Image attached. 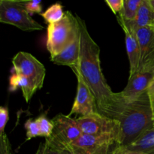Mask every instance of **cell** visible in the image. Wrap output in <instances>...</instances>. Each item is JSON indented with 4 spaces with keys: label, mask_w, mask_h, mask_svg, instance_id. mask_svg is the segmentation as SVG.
Here are the masks:
<instances>
[{
    "label": "cell",
    "mask_w": 154,
    "mask_h": 154,
    "mask_svg": "<svg viewBox=\"0 0 154 154\" xmlns=\"http://www.w3.org/2000/svg\"><path fill=\"white\" fill-rule=\"evenodd\" d=\"M35 154H73L69 147L57 142L51 138H45V142L41 143Z\"/></svg>",
    "instance_id": "obj_17"
},
{
    "label": "cell",
    "mask_w": 154,
    "mask_h": 154,
    "mask_svg": "<svg viewBox=\"0 0 154 154\" xmlns=\"http://www.w3.org/2000/svg\"><path fill=\"white\" fill-rule=\"evenodd\" d=\"M0 154H14L11 144L6 134L0 136Z\"/></svg>",
    "instance_id": "obj_24"
},
{
    "label": "cell",
    "mask_w": 154,
    "mask_h": 154,
    "mask_svg": "<svg viewBox=\"0 0 154 154\" xmlns=\"http://www.w3.org/2000/svg\"><path fill=\"white\" fill-rule=\"evenodd\" d=\"M80 35L77 15L67 11L63 19L47 28L46 48L51 59L67 48Z\"/></svg>",
    "instance_id": "obj_3"
},
{
    "label": "cell",
    "mask_w": 154,
    "mask_h": 154,
    "mask_svg": "<svg viewBox=\"0 0 154 154\" xmlns=\"http://www.w3.org/2000/svg\"><path fill=\"white\" fill-rule=\"evenodd\" d=\"M153 119H154V102L153 104Z\"/></svg>",
    "instance_id": "obj_31"
},
{
    "label": "cell",
    "mask_w": 154,
    "mask_h": 154,
    "mask_svg": "<svg viewBox=\"0 0 154 154\" xmlns=\"http://www.w3.org/2000/svg\"><path fill=\"white\" fill-rule=\"evenodd\" d=\"M51 120L54 130L50 138L63 145L69 147L83 134L77 119L72 118L71 116L59 114Z\"/></svg>",
    "instance_id": "obj_7"
},
{
    "label": "cell",
    "mask_w": 154,
    "mask_h": 154,
    "mask_svg": "<svg viewBox=\"0 0 154 154\" xmlns=\"http://www.w3.org/2000/svg\"><path fill=\"white\" fill-rule=\"evenodd\" d=\"M111 154H145L139 152H135L133 150H131L128 149L125 146H120L116 145L114 149L111 151Z\"/></svg>",
    "instance_id": "obj_26"
},
{
    "label": "cell",
    "mask_w": 154,
    "mask_h": 154,
    "mask_svg": "<svg viewBox=\"0 0 154 154\" xmlns=\"http://www.w3.org/2000/svg\"><path fill=\"white\" fill-rule=\"evenodd\" d=\"M80 56V35L75 41L56 57L51 58L54 64L66 66L74 69L78 67Z\"/></svg>",
    "instance_id": "obj_14"
},
{
    "label": "cell",
    "mask_w": 154,
    "mask_h": 154,
    "mask_svg": "<svg viewBox=\"0 0 154 154\" xmlns=\"http://www.w3.org/2000/svg\"><path fill=\"white\" fill-rule=\"evenodd\" d=\"M149 2H150V6H151V8L154 11V0H149Z\"/></svg>",
    "instance_id": "obj_30"
},
{
    "label": "cell",
    "mask_w": 154,
    "mask_h": 154,
    "mask_svg": "<svg viewBox=\"0 0 154 154\" xmlns=\"http://www.w3.org/2000/svg\"><path fill=\"white\" fill-rule=\"evenodd\" d=\"M135 33L141 51L139 71L147 70L154 62V26L138 29Z\"/></svg>",
    "instance_id": "obj_11"
},
{
    "label": "cell",
    "mask_w": 154,
    "mask_h": 154,
    "mask_svg": "<svg viewBox=\"0 0 154 154\" xmlns=\"http://www.w3.org/2000/svg\"><path fill=\"white\" fill-rule=\"evenodd\" d=\"M36 122L39 126L41 132V136L49 138L51 136L54 130V125L52 120H50L47 118L45 114H42L35 119Z\"/></svg>",
    "instance_id": "obj_20"
},
{
    "label": "cell",
    "mask_w": 154,
    "mask_h": 154,
    "mask_svg": "<svg viewBox=\"0 0 154 154\" xmlns=\"http://www.w3.org/2000/svg\"><path fill=\"white\" fill-rule=\"evenodd\" d=\"M80 31V56L78 67L72 72L81 76L94 95L98 112L117 120L126 102L120 93L112 91L101 68L100 48L93 39L85 21L78 16Z\"/></svg>",
    "instance_id": "obj_1"
},
{
    "label": "cell",
    "mask_w": 154,
    "mask_h": 154,
    "mask_svg": "<svg viewBox=\"0 0 154 154\" xmlns=\"http://www.w3.org/2000/svg\"><path fill=\"white\" fill-rule=\"evenodd\" d=\"M78 80V87L75 102L69 115L79 114L81 116L87 115L92 113L97 112L96 101L94 95L90 90L81 76L75 74Z\"/></svg>",
    "instance_id": "obj_9"
},
{
    "label": "cell",
    "mask_w": 154,
    "mask_h": 154,
    "mask_svg": "<svg viewBox=\"0 0 154 154\" xmlns=\"http://www.w3.org/2000/svg\"><path fill=\"white\" fill-rule=\"evenodd\" d=\"M105 2L115 14L120 13L123 9V0H105Z\"/></svg>",
    "instance_id": "obj_25"
},
{
    "label": "cell",
    "mask_w": 154,
    "mask_h": 154,
    "mask_svg": "<svg viewBox=\"0 0 154 154\" xmlns=\"http://www.w3.org/2000/svg\"><path fill=\"white\" fill-rule=\"evenodd\" d=\"M42 0H28L26 4V8L30 14H42V6L41 5Z\"/></svg>",
    "instance_id": "obj_23"
},
{
    "label": "cell",
    "mask_w": 154,
    "mask_h": 154,
    "mask_svg": "<svg viewBox=\"0 0 154 154\" xmlns=\"http://www.w3.org/2000/svg\"><path fill=\"white\" fill-rule=\"evenodd\" d=\"M147 93H148L149 98H150V102H151L152 105V108H153V104L154 102V77L150 81V84H149L148 89H147Z\"/></svg>",
    "instance_id": "obj_27"
},
{
    "label": "cell",
    "mask_w": 154,
    "mask_h": 154,
    "mask_svg": "<svg viewBox=\"0 0 154 154\" xmlns=\"http://www.w3.org/2000/svg\"><path fill=\"white\" fill-rule=\"evenodd\" d=\"M153 126H154V124H153Z\"/></svg>",
    "instance_id": "obj_32"
},
{
    "label": "cell",
    "mask_w": 154,
    "mask_h": 154,
    "mask_svg": "<svg viewBox=\"0 0 154 154\" xmlns=\"http://www.w3.org/2000/svg\"><path fill=\"white\" fill-rule=\"evenodd\" d=\"M111 148H108V149H105V150H102L101 152L99 153H96V154H111V150H110Z\"/></svg>",
    "instance_id": "obj_28"
},
{
    "label": "cell",
    "mask_w": 154,
    "mask_h": 154,
    "mask_svg": "<svg viewBox=\"0 0 154 154\" xmlns=\"http://www.w3.org/2000/svg\"><path fill=\"white\" fill-rule=\"evenodd\" d=\"M144 0H123V6L119 13L118 18L125 20H132Z\"/></svg>",
    "instance_id": "obj_18"
},
{
    "label": "cell",
    "mask_w": 154,
    "mask_h": 154,
    "mask_svg": "<svg viewBox=\"0 0 154 154\" xmlns=\"http://www.w3.org/2000/svg\"><path fill=\"white\" fill-rule=\"evenodd\" d=\"M118 20L120 25L126 26L135 32L143 27L154 26V11L150 6L149 0H144L133 20H125L118 18Z\"/></svg>",
    "instance_id": "obj_13"
},
{
    "label": "cell",
    "mask_w": 154,
    "mask_h": 154,
    "mask_svg": "<svg viewBox=\"0 0 154 154\" xmlns=\"http://www.w3.org/2000/svg\"></svg>",
    "instance_id": "obj_33"
},
{
    "label": "cell",
    "mask_w": 154,
    "mask_h": 154,
    "mask_svg": "<svg viewBox=\"0 0 154 154\" xmlns=\"http://www.w3.org/2000/svg\"><path fill=\"white\" fill-rule=\"evenodd\" d=\"M77 121L83 134L110 135L115 137L118 142L120 131V125L118 120L106 117L97 111L81 116L77 119Z\"/></svg>",
    "instance_id": "obj_5"
},
{
    "label": "cell",
    "mask_w": 154,
    "mask_h": 154,
    "mask_svg": "<svg viewBox=\"0 0 154 154\" xmlns=\"http://www.w3.org/2000/svg\"><path fill=\"white\" fill-rule=\"evenodd\" d=\"M18 88H20L22 90L23 96L26 102H29L37 90H40L31 79L12 72L9 78V90L11 92L15 91Z\"/></svg>",
    "instance_id": "obj_15"
},
{
    "label": "cell",
    "mask_w": 154,
    "mask_h": 154,
    "mask_svg": "<svg viewBox=\"0 0 154 154\" xmlns=\"http://www.w3.org/2000/svg\"><path fill=\"white\" fill-rule=\"evenodd\" d=\"M28 0H0V22L16 26L22 31L42 30L43 26L32 19L26 8Z\"/></svg>",
    "instance_id": "obj_4"
},
{
    "label": "cell",
    "mask_w": 154,
    "mask_h": 154,
    "mask_svg": "<svg viewBox=\"0 0 154 154\" xmlns=\"http://www.w3.org/2000/svg\"><path fill=\"white\" fill-rule=\"evenodd\" d=\"M117 120L120 125L117 145H129L141 134L152 129L153 111L147 91L136 100L126 103Z\"/></svg>",
    "instance_id": "obj_2"
},
{
    "label": "cell",
    "mask_w": 154,
    "mask_h": 154,
    "mask_svg": "<svg viewBox=\"0 0 154 154\" xmlns=\"http://www.w3.org/2000/svg\"><path fill=\"white\" fill-rule=\"evenodd\" d=\"M13 72L31 79L42 89L46 75L44 65L32 54L20 51L12 59Z\"/></svg>",
    "instance_id": "obj_6"
},
{
    "label": "cell",
    "mask_w": 154,
    "mask_h": 154,
    "mask_svg": "<svg viewBox=\"0 0 154 154\" xmlns=\"http://www.w3.org/2000/svg\"><path fill=\"white\" fill-rule=\"evenodd\" d=\"M25 129L26 130V140L32 139L38 136H41V132L38 123L35 120L29 119L25 123Z\"/></svg>",
    "instance_id": "obj_21"
},
{
    "label": "cell",
    "mask_w": 154,
    "mask_h": 154,
    "mask_svg": "<svg viewBox=\"0 0 154 154\" xmlns=\"http://www.w3.org/2000/svg\"><path fill=\"white\" fill-rule=\"evenodd\" d=\"M147 70H150V71H152V72H154V62L153 63H152V64L150 65V66H149L148 69Z\"/></svg>",
    "instance_id": "obj_29"
},
{
    "label": "cell",
    "mask_w": 154,
    "mask_h": 154,
    "mask_svg": "<svg viewBox=\"0 0 154 154\" xmlns=\"http://www.w3.org/2000/svg\"><path fill=\"white\" fill-rule=\"evenodd\" d=\"M154 77V72L150 70L138 71L129 75V81L121 94L126 103L136 100L147 91L149 84Z\"/></svg>",
    "instance_id": "obj_10"
},
{
    "label": "cell",
    "mask_w": 154,
    "mask_h": 154,
    "mask_svg": "<svg viewBox=\"0 0 154 154\" xmlns=\"http://www.w3.org/2000/svg\"><path fill=\"white\" fill-rule=\"evenodd\" d=\"M123 28L126 38V48L129 57L130 72L129 75L136 73L139 71L140 62H141V51L139 44L137 38L136 33L126 26L120 25Z\"/></svg>",
    "instance_id": "obj_12"
},
{
    "label": "cell",
    "mask_w": 154,
    "mask_h": 154,
    "mask_svg": "<svg viewBox=\"0 0 154 154\" xmlns=\"http://www.w3.org/2000/svg\"><path fill=\"white\" fill-rule=\"evenodd\" d=\"M117 140L110 135H86L82 134L75 140L69 148L73 154H96L105 149L117 145Z\"/></svg>",
    "instance_id": "obj_8"
},
{
    "label": "cell",
    "mask_w": 154,
    "mask_h": 154,
    "mask_svg": "<svg viewBox=\"0 0 154 154\" xmlns=\"http://www.w3.org/2000/svg\"><path fill=\"white\" fill-rule=\"evenodd\" d=\"M9 120V112L7 107H0V136L5 135V129Z\"/></svg>",
    "instance_id": "obj_22"
},
{
    "label": "cell",
    "mask_w": 154,
    "mask_h": 154,
    "mask_svg": "<svg viewBox=\"0 0 154 154\" xmlns=\"http://www.w3.org/2000/svg\"><path fill=\"white\" fill-rule=\"evenodd\" d=\"M125 147L135 152L154 154V126L141 134L129 145Z\"/></svg>",
    "instance_id": "obj_16"
},
{
    "label": "cell",
    "mask_w": 154,
    "mask_h": 154,
    "mask_svg": "<svg viewBox=\"0 0 154 154\" xmlns=\"http://www.w3.org/2000/svg\"><path fill=\"white\" fill-rule=\"evenodd\" d=\"M41 15L45 19V22L51 24L63 19L65 12L63 11V7L61 3L57 2L50 6L45 12L41 14Z\"/></svg>",
    "instance_id": "obj_19"
}]
</instances>
